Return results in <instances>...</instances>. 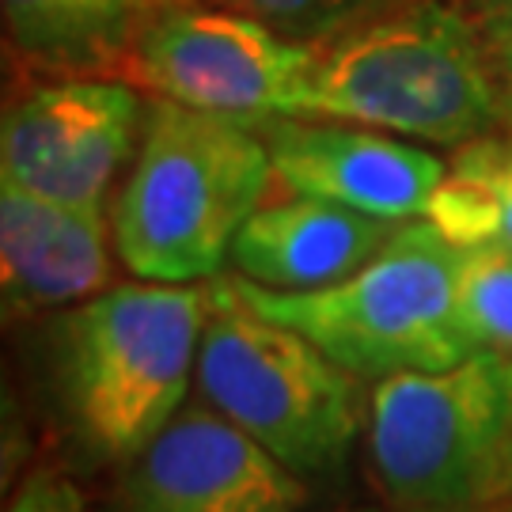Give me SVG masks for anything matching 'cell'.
Masks as SVG:
<instances>
[{
  "label": "cell",
  "mask_w": 512,
  "mask_h": 512,
  "mask_svg": "<svg viewBox=\"0 0 512 512\" xmlns=\"http://www.w3.org/2000/svg\"><path fill=\"white\" fill-rule=\"evenodd\" d=\"M274 183L251 118L152 99L114 209L110 236L141 281L194 285L232 262V243Z\"/></svg>",
  "instance_id": "obj_1"
},
{
  "label": "cell",
  "mask_w": 512,
  "mask_h": 512,
  "mask_svg": "<svg viewBox=\"0 0 512 512\" xmlns=\"http://www.w3.org/2000/svg\"><path fill=\"white\" fill-rule=\"evenodd\" d=\"M300 118L440 148L505 129L494 57L456 0H403L323 42Z\"/></svg>",
  "instance_id": "obj_2"
},
{
  "label": "cell",
  "mask_w": 512,
  "mask_h": 512,
  "mask_svg": "<svg viewBox=\"0 0 512 512\" xmlns=\"http://www.w3.org/2000/svg\"><path fill=\"white\" fill-rule=\"evenodd\" d=\"M205 311L209 285L133 281L57 319V399L92 456L126 463L183 410Z\"/></svg>",
  "instance_id": "obj_3"
},
{
  "label": "cell",
  "mask_w": 512,
  "mask_h": 512,
  "mask_svg": "<svg viewBox=\"0 0 512 512\" xmlns=\"http://www.w3.org/2000/svg\"><path fill=\"white\" fill-rule=\"evenodd\" d=\"M194 384L202 403L308 482L338 475L368 429L372 384L300 330L258 315L232 277L209 281Z\"/></svg>",
  "instance_id": "obj_4"
},
{
  "label": "cell",
  "mask_w": 512,
  "mask_h": 512,
  "mask_svg": "<svg viewBox=\"0 0 512 512\" xmlns=\"http://www.w3.org/2000/svg\"><path fill=\"white\" fill-rule=\"evenodd\" d=\"M368 471L391 512H475L512 501V357L372 384Z\"/></svg>",
  "instance_id": "obj_5"
},
{
  "label": "cell",
  "mask_w": 512,
  "mask_h": 512,
  "mask_svg": "<svg viewBox=\"0 0 512 512\" xmlns=\"http://www.w3.org/2000/svg\"><path fill=\"white\" fill-rule=\"evenodd\" d=\"M459 247L429 220H406L380 255L346 281L308 293L262 289L232 274L236 293L266 319L300 330L365 384L440 372L475 349L456 311Z\"/></svg>",
  "instance_id": "obj_6"
},
{
  "label": "cell",
  "mask_w": 512,
  "mask_h": 512,
  "mask_svg": "<svg viewBox=\"0 0 512 512\" xmlns=\"http://www.w3.org/2000/svg\"><path fill=\"white\" fill-rule=\"evenodd\" d=\"M319 46L220 4H160L129 76L160 99L232 118H300Z\"/></svg>",
  "instance_id": "obj_7"
},
{
  "label": "cell",
  "mask_w": 512,
  "mask_h": 512,
  "mask_svg": "<svg viewBox=\"0 0 512 512\" xmlns=\"http://www.w3.org/2000/svg\"><path fill=\"white\" fill-rule=\"evenodd\" d=\"M145 99L118 76L42 80L4 110L0 183L103 209L145 133Z\"/></svg>",
  "instance_id": "obj_8"
},
{
  "label": "cell",
  "mask_w": 512,
  "mask_h": 512,
  "mask_svg": "<svg viewBox=\"0 0 512 512\" xmlns=\"http://www.w3.org/2000/svg\"><path fill=\"white\" fill-rule=\"evenodd\" d=\"M308 501V478L209 403H186L118 478V512H304Z\"/></svg>",
  "instance_id": "obj_9"
},
{
  "label": "cell",
  "mask_w": 512,
  "mask_h": 512,
  "mask_svg": "<svg viewBox=\"0 0 512 512\" xmlns=\"http://www.w3.org/2000/svg\"><path fill=\"white\" fill-rule=\"evenodd\" d=\"M274 179L368 217L421 220L448 160L406 137L330 118H258Z\"/></svg>",
  "instance_id": "obj_10"
},
{
  "label": "cell",
  "mask_w": 512,
  "mask_h": 512,
  "mask_svg": "<svg viewBox=\"0 0 512 512\" xmlns=\"http://www.w3.org/2000/svg\"><path fill=\"white\" fill-rule=\"evenodd\" d=\"M103 209L69 205L0 183V289L4 319L76 308L110 289Z\"/></svg>",
  "instance_id": "obj_11"
},
{
  "label": "cell",
  "mask_w": 512,
  "mask_h": 512,
  "mask_svg": "<svg viewBox=\"0 0 512 512\" xmlns=\"http://www.w3.org/2000/svg\"><path fill=\"white\" fill-rule=\"evenodd\" d=\"M403 224L293 194L289 202L255 209L232 243V266L262 289L308 293L357 274Z\"/></svg>",
  "instance_id": "obj_12"
},
{
  "label": "cell",
  "mask_w": 512,
  "mask_h": 512,
  "mask_svg": "<svg viewBox=\"0 0 512 512\" xmlns=\"http://www.w3.org/2000/svg\"><path fill=\"white\" fill-rule=\"evenodd\" d=\"M8 50L54 76L126 69L160 0H0Z\"/></svg>",
  "instance_id": "obj_13"
},
{
  "label": "cell",
  "mask_w": 512,
  "mask_h": 512,
  "mask_svg": "<svg viewBox=\"0 0 512 512\" xmlns=\"http://www.w3.org/2000/svg\"><path fill=\"white\" fill-rule=\"evenodd\" d=\"M425 220L459 251L512 247V129L459 145L429 198Z\"/></svg>",
  "instance_id": "obj_14"
},
{
  "label": "cell",
  "mask_w": 512,
  "mask_h": 512,
  "mask_svg": "<svg viewBox=\"0 0 512 512\" xmlns=\"http://www.w3.org/2000/svg\"><path fill=\"white\" fill-rule=\"evenodd\" d=\"M456 311L475 353L512 357V247L459 251Z\"/></svg>",
  "instance_id": "obj_15"
},
{
  "label": "cell",
  "mask_w": 512,
  "mask_h": 512,
  "mask_svg": "<svg viewBox=\"0 0 512 512\" xmlns=\"http://www.w3.org/2000/svg\"><path fill=\"white\" fill-rule=\"evenodd\" d=\"M205 4H220V8L262 19L266 27L296 38V42L323 46L342 31L380 16L403 0H205Z\"/></svg>",
  "instance_id": "obj_16"
},
{
  "label": "cell",
  "mask_w": 512,
  "mask_h": 512,
  "mask_svg": "<svg viewBox=\"0 0 512 512\" xmlns=\"http://www.w3.org/2000/svg\"><path fill=\"white\" fill-rule=\"evenodd\" d=\"M4 512H92L84 494L76 490V482L38 463L31 475L19 482V490L12 494V501L4 505Z\"/></svg>",
  "instance_id": "obj_17"
},
{
  "label": "cell",
  "mask_w": 512,
  "mask_h": 512,
  "mask_svg": "<svg viewBox=\"0 0 512 512\" xmlns=\"http://www.w3.org/2000/svg\"><path fill=\"white\" fill-rule=\"evenodd\" d=\"M471 16L478 35L486 38L490 54H509L512 50V0H456Z\"/></svg>",
  "instance_id": "obj_18"
},
{
  "label": "cell",
  "mask_w": 512,
  "mask_h": 512,
  "mask_svg": "<svg viewBox=\"0 0 512 512\" xmlns=\"http://www.w3.org/2000/svg\"><path fill=\"white\" fill-rule=\"evenodd\" d=\"M494 57L497 88H501V107H505V126L512 129V50L509 54H490Z\"/></svg>",
  "instance_id": "obj_19"
},
{
  "label": "cell",
  "mask_w": 512,
  "mask_h": 512,
  "mask_svg": "<svg viewBox=\"0 0 512 512\" xmlns=\"http://www.w3.org/2000/svg\"><path fill=\"white\" fill-rule=\"evenodd\" d=\"M475 512H512V501H505V505H490V509H475Z\"/></svg>",
  "instance_id": "obj_20"
},
{
  "label": "cell",
  "mask_w": 512,
  "mask_h": 512,
  "mask_svg": "<svg viewBox=\"0 0 512 512\" xmlns=\"http://www.w3.org/2000/svg\"><path fill=\"white\" fill-rule=\"evenodd\" d=\"M338 512H380V509H338Z\"/></svg>",
  "instance_id": "obj_21"
},
{
  "label": "cell",
  "mask_w": 512,
  "mask_h": 512,
  "mask_svg": "<svg viewBox=\"0 0 512 512\" xmlns=\"http://www.w3.org/2000/svg\"><path fill=\"white\" fill-rule=\"evenodd\" d=\"M160 4H190V0H160Z\"/></svg>",
  "instance_id": "obj_22"
}]
</instances>
